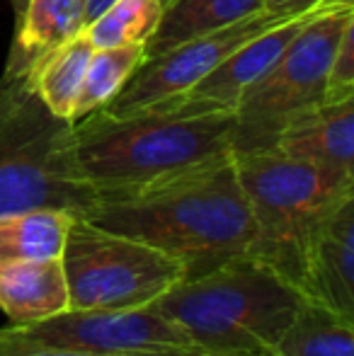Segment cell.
<instances>
[{"instance_id":"obj_1","label":"cell","mask_w":354,"mask_h":356,"mask_svg":"<svg viewBox=\"0 0 354 356\" xmlns=\"http://www.w3.org/2000/svg\"><path fill=\"white\" fill-rule=\"evenodd\" d=\"M83 216L175 257L187 277L248 254L255 240V223L233 155L131 192L102 194Z\"/></svg>"},{"instance_id":"obj_2","label":"cell","mask_w":354,"mask_h":356,"mask_svg":"<svg viewBox=\"0 0 354 356\" xmlns=\"http://www.w3.org/2000/svg\"><path fill=\"white\" fill-rule=\"evenodd\" d=\"M233 127V112L170 97L122 114L90 112L73 122V148L86 182L102 197L231 155Z\"/></svg>"},{"instance_id":"obj_3","label":"cell","mask_w":354,"mask_h":356,"mask_svg":"<svg viewBox=\"0 0 354 356\" xmlns=\"http://www.w3.org/2000/svg\"><path fill=\"white\" fill-rule=\"evenodd\" d=\"M306 296L252 254L187 277L153 308L209 356H277V347Z\"/></svg>"},{"instance_id":"obj_4","label":"cell","mask_w":354,"mask_h":356,"mask_svg":"<svg viewBox=\"0 0 354 356\" xmlns=\"http://www.w3.org/2000/svg\"><path fill=\"white\" fill-rule=\"evenodd\" d=\"M97 194L73 148V122L39 99L27 78L0 75V216L66 209L83 216Z\"/></svg>"},{"instance_id":"obj_5","label":"cell","mask_w":354,"mask_h":356,"mask_svg":"<svg viewBox=\"0 0 354 356\" xmlns=\"http://www.w3.org/2000/svg\"><path fill=\"white\" fill-rule=\"evenodd\" d=\"M231 155L255 223L248 254L301 289L308 243L321 220L354 194V177L293 160L279 150Z\"/></svg>"},{"instance_id":"obj_6","label":"cell","mask_w":354,"mask_h":356,"mask_svg":"<svg viewBox=\"0 0 354 356\" xmlns=\"http://www.w3.org/2000/svg\"><path fill=\"white\" fill-rule=\"evenodd\" d=\"M352 24L354 3H328L311 15L269 71L238 99L231 153L272 150L293 119L325 104L328 71Z\"/></svg>"},{"instance_id":"obj_7","label":"cell","mask_w":354,"mask_h":356,"mask_svg":"<svg viewBox=\"0 0 354 356\" xmlns=\"http://www.w3.org/2000/svg\"><path fill=\"white\" fill-rule=\"evenodd\" d=\"M68 308L136 310L187 277L175 257L76 216L63 250Z\"/></svg>"},{"instance_id":"obj_8","label":"cell","mask_w":354,"mask_h":356,"mask_svg":"<svg viewBox=\"0 0 354 356\" xmlns=\"http://www.w3.org/2000/svg\"><path fill=\"white\" fill-rule=\"evenodd\" d=\"M0 337L15 344L95 354H156L194 349L182 330L153 308H66L37 323L0 327Z\"/></svg>"},{"instance_id":"obj_9","label":"cell","mask_w":354,"mask_h":356,"mask_svg":"<svg viewBox=\"0 0 354 356\" xmlns=\"http://www.w3.org/2000/svg\"><path fill=\"white\" fill-rule=\"evenodd\" d=\"M289 17H274L267 13H257L241 22H233L216 32L202 34V37L184 39L166 51L148 56L141 66L134 71L122 92L107 104V112L122 114L131 109H141L156 104L161 99H170L187 92L189 88L204 80L211 71H216L238 47L255 39L265 29Z\"/></svg>"},{"instance_id":"obj_10","label":"cell","mask_w":354,"mask_h":356,"mask_svg":"<svg viewBox=\"0 0 354 356\" xmlns=\"http://www.w3.org/2000/svg\"><path fill=\"white\" fill-rule=\"evenodd\" d=\"M301 293L354 320V194L342 199L313 233L303 257Z\"/></svg>"},{"instance_id":"obj_11","label":"cell","mask_w":354,"mask_h":356,"mask_svg":"<svg viewBox=\"0 0 354 356\" xmlns=\"http://www.w3.org/2000/svg\"><path fill=\"white\" fill-rule=\"evenodd\" d=\"M313 13H316V10H313ZM313 13L282 19V22H277L274 27L265 29V32L257 34L255 39H250V42H246L243 47H238L216 71H211L204 80H199L194 88H189L187 92L177 95V97L182 99V102L197 104V107L233 112L238 99L243 97V92H246L257 78H262V75L269 71V66L282 56V51L289 47V42L296 37L298 29L311 19Z\"/></svg>"},{"instance_id":"obj_12","label":"cell","mask_w":354,"mask_h":356,"mask_svg":"<svg viewBox=\"0 0 354 356\" xmlns=\"http://www.w3.org/2000/svg\"><path fill=\"white\" fill-rule=\"evenodd\" d=\"M272 150L354 177V97L325 102L293 119Z\"/></svg>"},{"instance_id":"obj_13","label":"cell","mask_w":354,"mask_h":356,"mask_svg":"<svg viewBox=\"0 0 354 356\" xmlns=\"http://www.w3.org/2000/svg\"><path fill=\"white\" fill-rule=\"evenodd\" d=\"M15 29L5 58V75L27 78L32 68L86 29V10L81 0H10Z\"/></svg>"},{"instance_id":"obj_14","label":"cell","mask_w":354,"mask_h":356,"mask_svg":"<svg viewBox=\"0 0 354 356\" xmlns=\"http://www.w3.org/2000/svg\"><path fill=\"white\" fill-rule=\"evenodd\" d=\"M68 308V284L61 259L0 264V310L10 325L51 318Z\"/></svg>"},{"instance_id":"obj_15","label":"cell","mask_w":354,"mask_h":356,"mask_svg":"<svg viewBox=\"0 0 354 356\" xmlns=\"http://www.w3.org/2000/svg\"><path fill=\"white\" fill-rule=\"evenodd\" d=\"M73 218V211L51 207L0 216V264L61 259Z\"/></svg>"},{"instance_id":"obj_16","label":"cell","mask_w":354,"mask_h":356,"mask_svg":"<svg viewBox=\"0 0 354 356\" xmlns=\"http://www.w3.org/2000/svg\"><path fill=\"white\" fill-rule=\"evenodd\" d=\"M262 13V0H166L156 32L146 42L148 56L166 51L184 39L216 32Z\"/></svg>"},{"instance_id":"obj_17","label":"cell","mask_w":354,"mask_h":356,"mask_svg":"<svg viewBox=\"0 0 354 356\" xmlns=\"http://www.w3.org/2000/svg\"><path fill=\"white\" fill-rule=\"evenodd\" d=\"M92 51L86 34H78L49 51L27 75L34 92L56 117L76 122V102Z\"/></svg>"},{"instance_id":"obj_18","label":"cell","mask_w":354,"mask_h":356,"mask_svg":"<svg viewBox=\"0 0 354 356\" xmlns=\"http://www.w3.org/2000/svg\"><path fill=\"white\" fill-rule=\"evenodd\" d=\"M277 356H354V320L306 298L279 339Z\"/></svg>"},{"instance_id":"obj_19","label":"cell","mask_w":354,"mask_h":356,"mask_svg":"<svg viewBox=\"0 0 354 356\" xmlns=\"http://www.w3.org/2000/svg\"><path fill=\"white\" fill-rule=\"evenodd\" d=\"M143 58H146L143 44L95 49L76 102V122L88 117L90 112L107 107L122 92V88L129 83L134 71L141 66Z\"/></svg>"},{"instance_id":"obj_20","label":"cell","mask_w":354,"mask_h":356,"mask_svg":"<svg viewBox=\"0 0 354 356\" xmlns=\"http://www.w3.org/2000/svg\"><path fill=\"white\" fill-rule=\"evenodd\" d=\"M166 0H114L86 24L83 34L95 49L143 44L156 32Z\"/></svg>"},{"instance_id":"obj_21","label":"cell","mask_w":354,"mask_h":356,"mask_svg":"<svg viewBox=\"0 0 354 356\" xmlns=\"http://www.w3.org/2000/svg\"><path fill=\"white\" fill-rule=\"evenodd\" d=\"M350 97H354V24L342 34L325 85V102H342Z\"/></svg>"},{"instance_id":"obj_22","label":"cell","mask_w":354,"mask_h":356,"mask_svg":"<svg viewBox=\"0 0 354 356\" xmlns=\"http://www.w3.org/2000/svg\"><path fill=\"white\" fill-rule=\"evenodd\" d=\"M0 356H209V354L194 352V349H177V352H156V354H95V352H76V349L15 344L0 337Z\"/></svg>"},{"instance_id":"obj_23","label":"cell","mask_w":354,"mask_h":356,"mask_svg":"<svg viewBox=\"0 0 354 356\" xmlns=\"http://www.w3.org/2000/svg\"><path fill=\"white\" fill-rule=\"evenodd\" d=\"M328 3H335V0H262V13L274 17H298Z\"/></svg>"},{"instance_id":"obj_24","label":"cell","mask_w":354,"mask_h":356,"mask_svg":"<svg viewBox=\"0 0 354 356\" xmlns=\"http://www.w3.org/2000/svg\"><path fill=\"white\" fill-rule=\"evenodd\" d=\"M81 3H83V10H86V19L90 22V19L97 17V15L102 13L109 3H114V0H81Z\"/></svg>"}]
</instances>
